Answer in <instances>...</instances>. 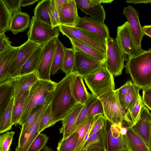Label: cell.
I'll return each instance as SVG.
<instances>
[{"label": "cell", "instance_id": "cell-41", "mask_svg": "<svg viewBox=\"0 0 151 151\" xmlns=\"http://www.w3.org/2000/svg\"><path fill=\"white\" fill-rule=\"evenodd\" d=\"M53 125L50 103L44 112L41 119L38 129L39 133L46 128Z\"/></svg>", "mask_w": 151, "mask_h": 151}, {"label": "cell", "instance_id": "cell-56", "mask_svg": "<svg viewBox=\"0 0 151 151\" xmlns=\"http://www.w3.org/2000/svg\"><path fill=\"white\" fill-rule=\"evenodd\" d=\"M87 151H107L106 148L98 146L92 147Z\"/></svg>", "mask_w": 151, "mask_h": 151}, {"label": "cell", "instance_id": "cell-18", "mask_svg": "<svg viewBox=\"0 0 151 151\" xmlns=\"http://www.w3.org/2000/svg\"><path fill=\"white\" fill-rule=\"evenodd\" d=\"M77 6L81 11L91 17L104 23L106 12L100 0H74Z\"/></svg>", "mask_w": 151, "mask_h": 151}, {"label": "cell", "instance_id": "cell-25", "mask_svg": "<svg viewBox=\"0 0 151 151\" xmlns=\"http://www.w3.org/2000/svg\"><path fill=\"white\" fill-rule=\"evenodd\" d=\"M73 48L98 61L105 63L106 55L93 47L78 40L70 39Z\"/></svg>", "mask_w": 151, "mask_h": 151}, {"label": "cell", "instance_id": "cell-21", "mask_svg": "<svg viewBox=\"0 0 151 151\" xmlns=\"http://www.w3.org/2000/svg\"><path fill=\"white\" fill-rule=\"evenodd\" d=\"M19 49V47L12 46L9 50L0 54V84L10 79L9 72Z\"/></svg>", "mask_w": 151, "mask_h": 151}, {"label": "cell", "instance_id": "cell-27", "mask_svg": "<svg viewBox=\"0 0 151 151\" xmlns=\"http://www.w3.org/2000/svg\"><path fill=\"white\" fill-rule=\"evenodd\" d=\"M124 137L128 151H150L144 142L132 128L128 129Z\"/></svg>", "mask_w": 151, "mask_h": 151}, {"label": "cell", "instance_id": "cell-8", "mask_svg": "<svg viewBox=\"0 0 151 151\" xmlns=\"http://www.w3.org/2000/svg\"><path fill=\"white\" fill-rule=\"evenodd\" d=\"M59 35L58 27L53 28L51 25L37 19L34 16L32 17L27 32L28 40L42 45Z\"/></svg>", "mask_w": 151, "mask_h": 151}, {"label": "cell", "instance_id": "cell-49", "mask_svg": "<svg viewBox=\"0 0 151 151\" xmlns=\"http://www.w3.org/2000/svg\"><path fill=\"white\" fill-rule=\"evenodd\" d=\"M11 44L12 42L5 35V32L0 33V54L12 48Z\"/></svg>", "mask_w": 151, "mask_h": 151}, {"label": "cell", "instance_id": "cell-1", "mask_svg": "<svg viewBox=\"0 0 151 151\" xmlns=\"http://www.w3.org/2000/svg\"><path fill=\"white\" fill-rule=\"evenodd\" d=\"M77 75L72 73L57 83L51 102L53 124L63 120L78 103L73 95V87Z\"/></svg>", "mask_w": 151, "mask_h": 151}, {"label": "cell", "instance_id": "cell-40", "mask_svg": "<svg viewBox=\"0 0 151 151\" xmlns=\"http://www.w3.org/2000/svg\"><path fill=\"white\" fill-rule=\"evenodd\" d=\"M98 99V97L90 93L88 99L84 104L77 119L73 133L76 131L79 126L85 121L91 106Z\"/></svg>", "mask_w": 151, "mask_h": 151}, {"label": "cell", "instance_id": "cell-37", "mask_svg": "<svg viewBox=\"0 0 151 151\" xmlns=\"http://www.w3.org/2000/svg\"><path fill=\"white\" fill-rule=\"evenodd\" d=\"M78 139V135L76 132L66 138H61L58 143L57 151H74L77 145Z\"/></svg>", "mask_w": 151, "mask_h": 151}, {"label": "cell", "instance_id": "cell-3", "mask_svg": "<svg viewBox=\"0 0 151 151\" xmlns=\"http://www.w3.org/2000/svg\"><path fill=\"white\" fill-rule=\"evenodd\" d=\"M57 83L39 79L29 90L24 111L19 124L22 126L35 107L51 102Z\"/></svg>", "mask_w": 151, "mask_h": 151}, {"label": "cell", "instance_id": "cell-19", "mask_svg": "<svg viewBox=\"0 0 151 151\" xmlns=\"http://www.w3.org/2000/svg\"><path fill=\"white\" fill-rule=\"evenodd\" d=\"M80 18L74 0H67L59 14L60 25L74 27Z\"/></svg>", "mask_w": 151, "mask_h": 151}, {"label": "cell", "instance_id": "cell-4", "mask_svg": "<svg viewBox=\"0 0 151 151\" xmlns=\"http://www.w3.org/2000/svg\"><path fill=\"white\" fill-rule=\"evenodd\" d=\"M98 98L102 104L104 116L110 123L122 126L125 123L130 127L127 122V111L121 105L117 89L106 92Z\"/></svg>", "mask_w": 151, "mask_h": 151}, {"label": "cell", "instance_id": "cell-2", "mask_svg": "<svg viewBox=\"0 0 151 151\" xmlns=\"http://www.w3.org/2000/svg\"><path fill=\"white\" fill-rule=\"evenodd\" d=\"M126 73L140 89L151 88V48L135 57L127 59Z\"/></svg>", "mask_w": 151, "mask_h": 151}, {"label": "cell", "instance_id": "cell-43", "mask_svg": "<svg viewBox=\"0 0 151 151\" xmlns=\"http://www.w3.org/2000/svg\"><path fill=\"white\" fill-rule=\"evenodd\" d=\"M15 132H7L0 136V151H9Z\"/></svg>", "mask_w": 151, "mask_h": 151}, {"label": "cell", "instance_id": "cell-54", "mask_svg": "<svg viewBox=\"0 0 151 151\" xmlns=\"http://www.w3.org/2000/svg\"><path fill=\"white\" fill-rule=\"evenodd\" d=\"M127 3H132L135 4H137L151 3V0H127L126 2Z\"/></svg>", "mask_w": 151, "mask_h": 151}, {"label": "cell", "instance_id": "cell-7", "mask_svg": "<svg viewBox=\"0 0 151 151\" xmlns=\"http://www.w3.org/2000/svg\"><path fill=\"white\" fill-rule=\"evenodd\" d=\"M106 42L105 66L113 76H120L125 67L124 62L126 60V55L120 47L116 38L109 36Z\"/></svg>", "mask_w": 151, "mask_h": 151}, {"label": "cell", "instance_id": "cell-48", "mask_svg": "<svg viewBox=\"0 0 151 151\" xmlns=\"http://www.w3.org/2000/svg\"><path fill=\"white\" fill-rule=\"evenodd\" d=\"M132 82L131 81H127L124 85L118 89V96L122 106L124 109V100L129 88Z\"/></svg>", "mask_w": 151, "mask_h": 151}, {"label": "cell", "instance_id": "cell-32", "mask_svg": "<svg viewBox=\"0 0 151 151\" xmlns=\"http://www.w3.org/2000/svg\"><path fill=\"white\" fill-rule=\"evenodd\" d=\"M64 47L58 37L51 67L50 75H54L58 70L62 68L64 55Z\"/></svg>", "mask_w": 151, "mask_h": 151}, {"label": "cell", "instance_id": "cell-6", "mask_svg": "<svg viewBox=\"0 0 151 151\" xmlns=\"http://www.w3.org/2000/svg\"><path fill=\"white\" fill-rule=\"evenodd\" d=\"M58 27L59 31L69 39L78 40L106 55V40L102 37L74 27L60 25Z\"/></svg>", "mask_w": 151, "mask_h": 151}, {"label": "cell", "instance_id": "cell-35", "mask_svg": "<svg viewBox=\"0 0 151 151\" xmlns=\"http://www.w3.org/2000/svg\"><path fill=\"white\" fill-rule=\"evenodd\" d=\"M140 88L132 82L129 88L124 100V109L129 113L135 106L139 95Z\"/></svg>", "mask_w": 151, "mask_h": 151}, {"label": "cell", "instance_id": "cell-17", "mask_svg": "<svg viewBox=\"0 0 151 151\" xmlns=\"http://www.w3.org/2000/svg\"><path fill=\"white\" fill-rule=\"evenodd\" d=\"M139 12L131 6L124 7L122 14L126 17L134 39L137 45L141 47V43L144 34L139 18Z\"/></svg>", "mask_w": 151, "mask_h": 151}, {"label": "cell", "instance_id": "cell-28", "mask_svg": "<svg viewBox=\"0 0 151 151\" xmlns=\"http://www.w3.org/2000/svg\"><path fill=\"white\" fill-rule=\"evenodd\" d=\"M106 128H104L89 136L79 151H87L94 146L106 148Z\"/></svg>", "mask_w": 151, "mask_h": 151}, {"label": "cell", "instance_id": "cell-12", "mask_svg": "<svg viewBox=\"0 0 151 151\" xmlns=\"http://www.w3.org/2000/svg\"><path fill=\"white\" fill-rule=\"evenodd\" d=\"M40 45L28 39L19 46L16 56L9 72L10 78H16L20 74L22 67L34 51Z\"/></svg>", "mask_w": 151, "mask_h": 151}, {"label": "cell", "instance_id": "cell-59", "mask_svg": "<svg viewBox=\"0 0 151 151\" xmlns=\"http://www.w3.org/2000/svg\"><path fill=\"white\" fill-rule=\"evenodd\" d=\"M150 151H151V136L150 140Z\"/></svg>", "mask_w": 151, "mask_h": 151}, {"label": "cell", "instance_id": "cell-30", "mask_svg": "<svg viewBox=\"0 0 151 151\" xmlns=\"http://www.w3.org/2000/svg\"><path fill=\"white\" fill-rule=\"evenodd\" d=\"M83 78L77 75L73 87V96L78 103L84 104L88 99L90 94L84 83Z\"/></svg>", "mask_w": 151, "mask_h": 151}, {"label": "cell", "instance_id": "cell-20", "mask_svg": "<svg viewBox=\"0 0 151 151\" xmlns=\"http://www.w3.org/2000/svg\"><path fill=\"white\" fill-rule=\"evenodd\" d=\"M39 79L37 71L16 78L14 86V102L24 93L30 90Z\"/></svg>", "mask_w": 151, "mask_h": 151}, {"label": "cell", "instance_id": "cell-24", "mask_svg": "<svg viewBox=\"0 0 151 151\" xmlns=\"http://www.w3.org/2000/svg\"><path fill=\"white\" fill-rule=\"evenodd\" d=\"M30 22L28 14L21 11L16 12L13 14L9 30L14 34L22 32L29 27Z\"/></svg>", "mask_w": 151, "mask_h": 151}, {"label": "cell", "instance_id": "cell-39", "mask_svg": "<svg viewBox=\"0 0 151 151\" xmlns=\"http://www.w3.org/2000/svg\"><path fill=\"white\" fill-rule=\"evenodd\" d=\"M144 106L142 98L139 95L134 107L129 113L126 114L127 122L131 127L137 121L142 109Z\"/></svg>", "mask_w": 151, "mask_h": 151}, {"label": "cell", "instance_id": "cell-11", "mask_svg": "<svg viewBox=\"0 0 151 151\" xmlns=\"http://www.w3.org/2000/svg\"><path fill=\"white\" fill-rule=\"evenodd\" d=\"M58 37L43 45L40 62L37 71L39 79L50 81V70Z\"/></svg>", "mask_w": 151, "mask_h": 151}, {"label": "cell", "instance_id": "cell-13", "mask_svg": "<svg viewBox=\"0 0 151 151\" xmlns=\"http://www.w3.org/2000/svg\"><path fill=\"white\" fill-rule=\"evenodd\" d=\"M122 127L121 124H111L108 121L107 151H128L124 136L121 133Z\"/></svg>", "mask_w": 151, "mask_h": 151}, {"label": "cell", "instance_id": "cell-5", "mask_svg": "<svg viewBox=\"0 0 151 151\" xmlns=\"http://www.w3.org/2000/svg\"><path fill=\"white\" fill-rule=\"evenodd\" d=\"M83 78L92 94L98 98L106 92L115 90L113 75L105 65Z\"/></svg>", "mask_w": 151, "mask_h": 151}, {"label": "cell", "instance_id": "cell-47", "mask_svg": "<svg viewBox=\"0 0 151 151\" xmlns=\"http://www.w3.org/2000/svg\"><path fill=\"white\" fill-rule=\"evenodd\" d=\"M49 14L53 28L60 25L59 15L56 8L54 0H51Z\"/></svg>", "mask_w": 151, "mask_h": 151}, {"label": "cell", "instance_id": "cell-45", "mask_svg": "<svg viewBox=\"0 0 151 151\" xmlns=\"http://www.w3.org/2000/svg\"><path fill=\"white\" fill-rule=\"evenodd\" d=\"M47 104L37 106L32 110L24 124L22 126L20 132H24L28 129L44 106Z\"/></svg>", "mask_w": 151, "mask_h": 151}, {"label": "cell", "instance_id": "cell-58", "mask_svg": "<svg viewBox=\"0 0 151 151\" xmlns=\"http://www.w3.org/2000/svg\"><path fill=\"white\" fill-rule=\"evenodd\" d=\"M43 151H54L52 148L46 145L43 149Z\"/></svg>", "mask_w": 151, "mask_h": 151}, {"label": "cell", "instance_id": "cell-22", "mask_svg": "<svg viewBox=\"0 0 151 151\" xmlns=\"http://www.w3.org/2000/svg\"><path fill=\"white\" fill-rule=\"evenodd\" d=\"M16 78L9 79L0 84V118L3 115L10 100L14 95Z\"/></svg>", "mask_w": 151, "mask_h": 151}, {"label": "cell", "instance_id": "cell-31", "mask_svg": "<svg viewBox=\"0 0 151 151\" xmlns=\"http://www.w3.org/2000/svg\"><path fill=\"white\" fill-rule=\"evenodd\" d=\"M51 0H42L37 4L34 10V17L37 20L51 25L49 14Z\"/></svg>", "mask_w": 151, "mask_h": 151}, {"label": "cell", "instance_id": "cell-14", "mask_svg": "<svg viewBox=\"0 0 151 151\" xmlns=\"http://www.w3.org/2000/svg\"><path fill=\"white\" fill-rule=\"evenodd\" d=\"M50 103L44 106L28 130L20 132L18 145L15 151H27L32 142L40 133L38 129L41 119L44 112Z\"/></svg>", "mask_w": 151, "mask_h": 151}, {"label": "cell", "instance_id": "cell-34", "mask_svg": "<svg viewBox=\"0 0 151 151\" xmlns=\"http://www.w3.org/2000/svg\"><path fill=\"white\" fill-rule=\"evenodd\" d=\"M14 103V96L11 99L2 116L0 118V133L3 134L10 130L13 126L12 114Z\"/></svg>", "mask_w": 151, "mask_h": 151}, {"label": "cell", "instance_id": "cell-38", "mask_svg": "<svg viewBox=\"0 0 151 151\" xmlns=\"http://www.w3.org/2000/svg\"><path fill=\"white\" fill-rule=\"evenodd\" d=\"M64 55L62 67L61 70L66 75L72 73L74 60L75 51L74 49L64 47Z\"/></svg>", "mask_w": 151, "mask_h": 151}, {"label": "cell", "instance_id": "cell-46", "mask_svg": "<svg viewBox=\"0 0 151 151\" xmlns=\"http://www.w3.org/2000/svg\"><path fill=\"white\" fill-rule=\"evenodd\" d=\"M104 110L102 104L98 98L91 106L88 112L86 117L94 116L99 114L104 115Z\"/></svg>", "mask_w": 151, "mask_h": 151}, {"label": "cell", "instance_id": "cell-9", "mask_svg": "<svg viewBox=\"0 0 151 151\" xmlns=\"http://www.w3.org/2000/svg\"><path fill=\"white\" fill-rule=\"evenodd\" d=\"M116 39L122 51L129 58L136 57L146 51L136 42L127 21L118 27Z\"/></svg>", "mask_w": 151, "mask_h": 151}, {"label": "cell", "instance_id": "cell-53", "mask_svg": "<svg viewBox=\"0 0 151 151\" xmlns=\"http://www.w3.org/2000/svg\"><path fill=\"white\" fill-rule=\"evenodd\" d=\"M39 1V0H21L20 5L21 6L24 7L34 4Z\"/></svg>", "mask_w": 151, "mask_h": 151}, {"label": "cell", "instance_id": "cell-52", "mask_svg": "<svg viewBox=\"0 0 151 151\" xmlns=\"http://www.w3.org/2000/svg\"><path fill=\"white\" fill-rule=\"evenodd\" d=\"M55 5L59 15L62 7L67 0H54Z\"/></svg>", "mask_w": 151, "mask_h": 151}, {"label": "cell", "instance_id": "cell-29", "mask_svg": "<svg viewBox=\"0 0 151 151\" xmlns=\"http://www.w3.org/2000/svg\"><path fill=\"white\" fill-rule=\"evenodd\" d=\"M96 116L86 117L76 131L78 134V139L74 151H79L88 138Z\"/></svg>", "mask_w": 151, "mask_h": 151}, {"label": "cell", "instance_id": "cell-51", "mask_svg": "<svg viewBox=\"0 0 151 151\" xmlns=\"http://www.w3.org/2000/svg\"><path fill=\"white\" fill-rule=\"evenodd\" d=\"M142 99L144 105L151 111V88L143 90Z\"/></svg>", "mask_w": 151, "mask_h": 151}, {"label": "cell", "instance_id": "cell-50", "mask_svg": "<svg viewBox=\"0 0 151 151\" xmlns=\"http://www.w3.org/2000/svg\"><path fill=\"white\" fill-rule=\"evenodd\" d=\"M9 11L13 14L21 11V0H3Z\"/></svg>", "mask_w": 151, "mask_h": 151}, {"label": "cell", "instance_id": "cell-15", "mask_svg": "<svg viewBox=\"0 0 151 151\" xmlns=\"http://www.w3.org/2000/svg\"><path fill=\"white\" fill-rule=\"evenodd\" d=\"M131 128L150 149L151 136V113L145 106H144L142 108L137 121Z\"/></svg>", "mask_w": 151, "mask_h": 151}, {"label": "cell", "instance_id": "cell-57", "mask_svg": "<svg viewBox=\"0 0 151 151\" xmlns=\"http://www.w3.org/2000/svg\"><path fill=\"white\" fill-rule=\"evenodd\" d=\"M127 128L122 127L121 130V133L122 135L124 136L127 134Z\"/></svg>", "mask_w": 151, "mask_h": 151}, {"label": "cell", "instance_id": "cell-16", "mask_svg": "<svg viewBox=\"0 0 151 151\" xmlns=\"http://www.w3.org/2000/svg\"><path fill=\"white\" fill-rule=\"evenodd\" d=\"M74 27L102 37L106 40L110 36L109 28L106 24L91 17H80Z\"/></svg>", "mask_w": 151, "mask_h": 151}, {"label": "cell", "instance_id": "cell-26", "mask_svg": "<svg viewBox=\"0 0 151 151\" xmlns=\"http://www.w3.org/2000/svg\"><path fill=\"white\" fill-rule=\"evenodd\" d=\"M43 45L39 46L30 55L22 67L19 76L37 71L40 62Z\"/></svg>", "mask_w": 151, "mask_h": 151}, {"label": "cell", "instance_id": "cell-44", "mask_svg": "<svg viewBox=\"0 0 151 151\" xmlns=\"http://www.w3.org/2000/svg\"><path fill=\"white\" fill-rule=\"evenodd\" d=\"M107 122L108 120L104 115L99 114L96 116L92 125L89 137L101 129L106 128Z\"/></svg>", "mask_w": 151, "mask_h": 151}, {"label": "cell", "instance_id": "cell-36", "mask_svg": "<svg viewBox=\"0 0 151 151\" xmlns=\"http://www.w3.org/2000/svg\"><path fill=\"white\" fill-rule=\"evenodd\" d=\"M13 14L3 0H0V33L9 30Z\"/></svg>", "mask_w": 151, "mask_h": 151}, {"label": "cell", "instance_id": "cell-42", "mask_svg": "<svg viewBox=\"0 0 151 151\" xmlns=\"http://www.w3.org/2000/svg\"><path fill=\"white\" fill-rule=\"evenodd\" d=\"M46 134L40 133L32 142L27 151H40L43 149L48 140Z\"/></svg>", "mask_w": 151, "mask_h": 151}, {"label": "cell", "instance_id": "cell-10", "mask_svg": "<svg viewBox=\"0 0 151 151\" xmlns=\"http://www.w3.org/2000/svg\"><path fill=\"white\" fill-rule=\"evenodd\" d=\"M75 60L72 73L85 77L96 71L105 63L97 60L74 49Z\"/></svg>", "mask_w": 151, "mask_h": 151}, {"label": "cell", "instance_id": "cell-33", "mask_svg": "<svg viewBox=\"0 0 151 151\" xmlns=\"http://www.w3.org/2000/svg\"><path fill=\"white\" fill-rule=\"evenodd\" d=\"M29 90L23 94L14 102L12 110V123L13 125L18 124L23 114Z\"/></svg>", "mask_w": 151, "mask_h": 151}, {"label": "cell", "instance_id": "cell-55", "mask_svg": "<svg viewBox=\"0 0 151 151\" xmlns=\"http://www.w3.org/2000/svg\"><path fill=\"white\" fill-rule=\"evenodd\" d=\"M142 29L144 35L151 37V25L144 26Z\"/></svg>", "mask_w": 151, "mask_h": 151}, {"label": "cell", "instance_id": "cell-23", "mask_svg": "<svg viewBox=\"0 0 151 151\" xmlns=\"http://www.w3.org/2000/svg\"><path fill=\"white\" fill-rule=\"evenodd\" d=\"M83 106L84 104L78 103L62 121V126L59 131L63 134V139L67 138L73 133L77 119Z\"/></svg>", "mask_w": 151, "mask_h": 151}]
</instances>
